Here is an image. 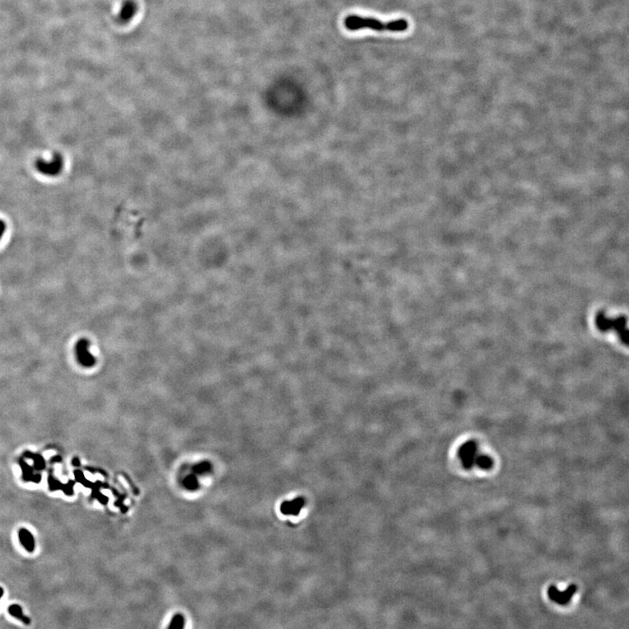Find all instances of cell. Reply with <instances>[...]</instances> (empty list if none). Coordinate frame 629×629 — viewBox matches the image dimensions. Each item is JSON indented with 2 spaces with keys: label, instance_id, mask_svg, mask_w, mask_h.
<instances>
[{
  "label": "cell",
  "instance_id": "6da1fadb",
  "mask_svg": "<svg viewBox=\"0 0 629 629\" xmlns=\"http://www.w3.org/2000/svg\"><path fill=\"white\" fill-rule=\"evenodd\" d=\"M345 25L350 31H358L361 29H372L378 32H401L407 31L409 26L408 20L404 18L382 21L377 18L362 17L359 15H349L345 19Z\"/></svg>",
  "mask_w": 629,
  "mask_h": 629
},
{
  "label": "cell",
  "instance_id": "7a4b0ae2",
  "mask_svg": "<svg viewBox=\"0 0 629 629\" xmlns=\"http://www.w3.org/2000/svg\"><path fill=\"white\" fill-rule=\"evenodd\" d=\"M596 326L601 331H615L624 344L629 343V331L627 327L626 317L610 318L603 312L599 313L595 319Z\"/></svg>",
  "mask_w": 629,
  "mask_h": 629
},
{
  "label": "cell",
  "instance_id": "3957f363",
  "mask_svg": "<svg viewBox=\"0 0 629 629\" xmlns=\"http://www.w3.org/2000/svg\"><path fill=\"white\" fill-rule=\"evenodd\" d=\"M64 161L62 156L56 153L53 155V159L47 161L44 159H38L36 161V169L38 172L46 176H57L61 173L63 169Z\"/></svg>",
  "mask_w": 629,
  "mask_h": 629
},
{
  "label": "cell",
  "instance_id": "277c9868",
  "mask_svg": "<svg viewBox=\"0 0 629 629\" xmlns=\"http://www.w3.org/2000/svg\"><path fill=\"white\" fill-rule=\"evenodd\" d=\"M458 455L465 468L469 469L475 465L478 453L477 443L474 440H468L460 446Z\"/></svg>",
  "mask_w": 629,
  "mask_h": 629
},
{
  "label": "cell",
  "instance_id": "5b68a950",
  "mask_svg": "<svg viewBox=\"0 0 629 629\" xmlns=\"http://www.w3.org/2000/svg\"><path fill=\"white\" fill-rule=\"evenodd\" d=\"M89 341L86 338H81L75 345V355L78 362L81 366L86 368H90L95 366V358L89 352Z\"/></svg>",
  "mask_w": 629,
  "mask_h": 629
},
{
  "label": "cell",
  "instance_id": "8992f818",
  "mask_svg": "<svg viewBox=\"0 0 629 629\" xmlns=\"http://www.w3.org/2000/svg\"><path fill=\"white\" fill-rule=\"evenodd\" d=\"M577 587L575 585H571L566 590L560 591L555 587L552 586L549 588L548 595L552 601L559 605H566L569 603L571 599L575 594Z\"/></svg>",
  "mask_w": 629,
  "mask_h": 629
},
{
  "label": "cell",
  "instance_id": "52a82bcc",
  "mask_svg": "<svg viewBox=\"0 0 629 629\" xmlns=\"http://www.w3.org/2000/svg\"><path fill=\"white\" fill-rule=\"evenodd\" d=\"M305 505V501L302 497H298L291 501H287L281 504V511L284 515L297 516Z\"/></svg>",
  "mask_w": 629,
  "mask_h": 629
},
{
  "label": "cell",
  "instance_id": "ba28073f",
  "mask_svg": "<svg viewBox=\"0 0 629 629\" xmlns=\"http://www.w3.org/2000/svg\"><path fill=\"white\" fill-rule=\"evenodd\" d=\"M18 537H19V541L21 543L22 545L25 547V550H27L28 552H32L34 551L35 547V543L32 535L30 533V531H27L26 529H20L18 532Z\"/></svg>",
  "mask_w": 629,
  "mask_h": 629
},
{
  "label": "cell",
  "instance_id": "9c48e42d",
  "mask_svg": "<svg viewBox=\"0 0 629 629\" xmlns=\"http://www.w3.org/2000/svg\"><path fill=\"white\" fill-rule=\"evenodd\" d=\"M8 611H9L11 616H13L15 618H17L19 621H21L22 622H24L25 625L30 624V619L25 617V615H23L21 608L18 605H12L9 608Z\"/></svg>",
  "mask_w": 629,
  "mask_h": 629
},
{
  "label": "cell",
  "instance_id": "30bf717a",
  "mask_svg": "<svg viewBox=\"0 0 629 629\" xmlns=\"http://www.w3.org/2000/svg\"><path fill=\"white\" fill-rule=\"evenodd\" d=\"M494 461L492 458L485 454H479L475 461V465H477L482 469H489L492 467Z\"/></svg>",
  "mask_w": 629,
  "mask_h": 629
},
{
  "label": "cell",
  "instance_id": "8fae6325",
  "mask_svg": "<svg viewBox=\"0 0 629 629\" xmlns=\"http://www.w3.org/2000/svg\"><path fill=\"white\" fill-rule=\"evenodd\" d=\"M136 9L137 7L134 4V2H127L121 12V18L123 20H128L129 18L134 16Z\"/></svg>",
  "mask_w": 629,
  "mask_h": 629
},
{
  "label": "cell",
  "instance_id": "7c38bea8",
  "mask_svg": "<svg viewBox=\"0 0 629 629\" xmlns=\"http://www.w3.org/2000/svg\"><path fill=\"white\" fill-rule=\"evenodd\" d=\"M183 617L181 616H176L173 619V623L171 627H175V628H181L183 627Z\"/></svg>",
  "mask_w": 629,
  "mask_h": 629
},
{
  "label": "cell",
  "instance_id": "4fadbf2b",
  "mask_svg": "<svg viewBox=\"0 0 629 629\" xmlns=\"http://www.w3.org/2000/svg\"><path fill=\"white\" fill-rule=\"evenodd\" d=\"M4 231H5V224L3 220H0V239H2V237L4 235Z\"/></svg>",
  "mask_w": 629,
  "mask_h": 629
},
{
  "label": "cell",
  "instance_id": "5bb4252c",
  "mask_svg": "<svg viewBox=\"0 0 629 629\" xmlns=\"http://www.w3.org/2000/svg\"><path fill=\"white\" fill-rule=\"evenodd\" d=\"M3 594H4V590L2 589V587H0V599L3 597Z\"/></svg>",
  "mask_w": 629,
  "mask_h": 629
},
{
  "label": "cell",
  "instance_id": "9a60e30c",
  "mask_svg": "<svg viewBox=\"0 0 629 629\" xmlns=\"http://www.w3.org/2000/svg\"><path fill=\"white\" fill-rule=\"evenodd\" d=\"M74 465H80V462H79V460H78V459H74Z\"/></svg>",
  "mask_w": 629,
  "mask_h": 629
}]
</instances>
